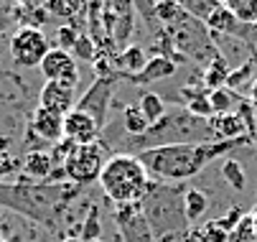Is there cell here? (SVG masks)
Segmentation results:
<instances>
[{
    "label": "cell",
    "instance_id": "27",
    "mask_svg": "<svg viewBox=\"0 0 257 242\" xmlns=\"http://www.w3.org/2000/svg\"><path fill=\"white\" fill-rule=\"evenodd\" d=\"M229 242H257V232H254V224H252V217H242L237 222V227L229 232Z\"/></svg>",
    "mask_w": 257,
    "mask_h": 242
},
{
    "label": "cell",
    "instance_id": "4",
    "mask_svg": "<svg viewBox=\"0 0 257 242\" xmlns=\"http://www.w3.org/2000/svg\"><path fill=\"white\" fill-rule=\"evenodd\" d=\"M140 209L156 234V242L178 239L189 232V222H186V214H183L181 184H156L153 181L148 196L140 201Z\"/></svg>",
    "mask_w": 257,
    "mask_h": 242
},
{
    "label": "cell",
    "instance_id": "25",
    "mask_svg": "<svg viewBox=\"0 0 257 242\" xmlns=\"http://www.w3.org/2000/svg\"><path fill=\"white\" fill-rule=\"evenodd\" d=\"M234 99H237V97H234L227 87H222V89H211V92H209V105H211L214 115H227V112H232Z\"/></svg>",
    "mask_w": 257,
    "mask_h": 242
},
{
    "label": "cell",
    "instance_id": "16",
    "mask_svg": "<svg viewBox=\"0 0 257 242\" xmlns=\"http://www.w3.org/2000/svg\"><path fill=\"white\" fill-rule=\"evenodd\" d=\"M204 26L209 28L211 36H216V33H224V36H237V33H242V23L232 16V11L224 3L216 6V11L206 18Z\"/></svg>",
    "mask_w": 257,
    "mask_h": 242
},
{
    "label": "cell",
    "instance_id": "3",
    "mask_svg": "<svg viewBox=\"0 0 257 242\" xmlns=\"http://www.w3.org/2000/svg\"><path fill=\"white\" fill-rule=\"evenodd\" d=\"M97 184L115 206H122V204H140L148 196L153 179L148 176V171L135 153H115L107 158Z\"/></svg>",
    "mask_w": 257,
    "mask_h": 242
},
{
    "label": "cell",
    "instance_id": "10",
    "mask_svg": "<svg viewBox=\"0 0 257 242\" xmlns=\"http://www.w3.org/2000/svg\"><path fill=\"white\" fill-rule=\"evenodd\" d=\"M28 133L36 141H41V146H56L59 141H64V115L36 107L28 123Z\"/></svg>",
    "mask_w": 257,
    "mask_h": 242
},
{
    "label": "cell",
    "instance_id": "26",
    "mask_svg": "<svg viewBox=\"0 0 257 242\" xmlns=\"http://www.w3.org/2000/svg\"><path fill=\"white\" fill-rule=\"evenodd\" d=\"M252 72H254V59H249V61H244V64H239L234 72H229V77H227V89L232 92V89H237V87H242V84H252L254 82V77H252Z\"/></svg>",
    "mask_w": 257,
    "mask_h": 242
},
{
    "label": "cell",
    "instance_id": "33",
    "mask_svg": "<svg viewBox=\"0 0 257 242\" xmlns=\"http://www.w3.org/2000/svg\"><path fill=\"white\" fill-rule=\"evenodd\" d=\"M59 242H82V239H79L77 234H66V237H61Z\"/></svg>",
    "mask_w": 257,
    "mask_h": 242
},
{
    "label": "cell",
    "instance_id": "2",
    "mask_svg": "<svg viewBox=\"0 0 257 242\" xmlns=\"http://www.w3.org/2000/svg\"><path fill=\"white\" fill-rule=\"evenodd\" d=\"M84 186H77L71 181L64 184H36L18 179L13 184H0V206L49 227L51 232L59 227V222L69 214L74 199L82 194Z\"/></svg>",
    "mask_w": 257,
    "mask_h": 242
},
{
    "label": "cell",
    "instance_id": "24",
    "mask_svg": "<svg viewBox=\"0 0 257 242\" xmlns=\"http://www.w3.org/2000/svg\"><path fill=\"white\" fill-rule=\"evenodd\" d=\"M216 0H181V8H183V13L186 16H191L194 21H199V23H206V18L216 11Z\"/></svg>",
    "mask_w": 257,
    "mask_h": 242
},
{
    "label": "cell",
    "instance_id": "22",
    "mask_svg": "<svg viewBox=\"0 0 257 242\" xmlns=\"http://www.w3.org/2000/svg\"><path fill=\"white\" fill-rule=\"evenodd\" d=\"M99 234H102L99 206H97V204H89V206H87V217H84V222L79 224V239H82V242H94V239H99Z\"/></svg>",
    "mask_w": 257,
    "mask_h": 242
},
{
    "label": "cell",
    "instance_id": "20",
    "mask_svg": "<svg viewBox=\"0 0 257 242\" xmlns=\"http://www.w3.org/2000/svg\"><path fill=\"white\" fill-rule=\"evenodd\" d=\"M122 128H125L127 138H143L145 133L151 130V123L143 117L138 105H125L122 107Z\"/></svg>",
    "mask_w": 257,
    "mask_h": 242
},
{
    "label": "cell",
    "instance_id": "8",
    "mask_svg": "<svg viewBox=\"0 0 257 242\" xmlns=\"http://www.w3.org/2000/svg\"><path fill=\"white\" fill-rule=\"evenodd\" d=\"M115 222L120 227L122 242H156V234L145 219L140 204H122L115 206Z\"/></svg>",
    "mask_w": 257,
    "mask_h": 242
},
{
    "label": "cell",
    "instance_id": "35",
    "mask_svg": "<svg viewBox=\"0 0 257 242\" xmlns=\"http://www.w3.org/2000/svg\"><path fill=\"white\" fill-rule=\"evenodd\" d=\"M0 242H3V239H0Z\"/></svg>",
    "mask_w": 257,
    "mask_h": 242
},
{
    "label": "cell",
    "instance_id": "5",
    "mask_svg": "<svg viewBox=\"0 0 257 242\" xmlns=\"http://www.w3.org/2000/svg\"><path fill=\"white\" fill-rule=\"evenodd\" d=\"M107 158H109L107 146L102 141L89 143V146H77L74 151H71V156L66 158V163H64L66 181L77 184V186H87V184L99 181V174H102Z\"/></svg>",
    "mask_w": 257,
    "mask_h": 242
},
{
    "label": "cell",
    "instance_id": "13",
    "mask_svg": "<svg viewBox=\"0 0 257 242\" xmlns=\"http://www.w3.org/2000/svg\"><path fill=\"white\" fill-rule=\"evenodd\" d=\"M54 158L46 148H33L23 156V176L26 181H36V184H49L54 176Z\"/></svg>",
    "mask_w": 257,
    "mask_h": 242
},
{
    "label": "cell",
    "instance_id": "29",
    "mask_svg": "<svg viewBox=\"0 0 257 242\" xmlns=\"http://www.w3.org/2000/svg\"><path fill=\"white\" fill-rule=\"evenodd\" d=\"M18 171H23L21 158H13L11 153H0V184H6V179L16 176Z\"/></svg>",
    "mask_w": 257,
    "mask_h": 242
},
{
    "label": "cell",
    "instance_id": "7",
    "mask_svg": "<svg viewBox=\"0 0 257 242\" xmlns=\"http://www.w3.org/2000/svg\"><path fill=\"white\" fill-rule=\"evenodd\" d=\"M115 84H117V74L97 77V79H94V84H92V87H89V89L77 99V107H74V110H79V112L89 115V117L99 125V130L107 125V112H109V107L115 105V102H112Z\"/></svg>",
    "mask_w": 257,
    "mask_h": 242
},
{
    "label": "cell",
    "instance_id": "19",
    "mask_svg": "<svg viewBox=\"0 0 257 242\" xmlns=\"http://www.w3.org/2000/svg\"><path fill=\"white\" fill-rule=\"evenodd\" d=\"M229 72H232V69L227 66V59L216 54V56L209 61L206 72H204V84L209 87V92H211V89H222V87L227 84Z\"/></svg>",
    "mask_w": 257,
    "mask_h": 242
},
{
    "label": "cell",
    "instance_id": "34",
    "mask_svg": "<svg viewBox=\"0 0 257 242\" xmlns=\"http://www.w3.org/2000/svg\"><path fill=\"white\" fill-rule=\"evenodd\" d=\"M252 224H254V232H257V214H252Z\"/></svg>",
    "mask_w": 257,
    "mask_h": 242
},
{
    "label": "cell",
    "instance_id": "1",
    "mask_svg": "<svg viewBox=\"0 0 257 242\" xmlns=\"http://www.w3.org/2000/svg\"><path fill=\"white\" fill-rule=\"evenodd\" d=\"M252 135L237 138V141H206V143H181V146H163L153 151L138 153L140 163L145 166L148 176L156 179L158 184H181L189 181L196 174L227 156L229 151L239 146H249Z\"/></svg>",
    "mask_w": 257,
    "mask_h": 242
},
{
    "label": "cell",
    "instance_id": "30",
    "mask_svg": "<svg viewBox=\"0 0 257 242\" xmlns=\"http://www.w3.org/2000/svg\"><path fill=\"white\" fill-rule=\"evenodd\" d=\"M46 11H49V16H59V18H64V21H71L77 13H82L84 11V6H79V3H49L46 6Z\"/></svg>",
    "mask_w": 257,
    "mask_h": 242
},
{
    "label": "cell",
    "instance_id": "21",
    "mask_svg": "<svg viewBox=\"0 0 257 242\" xmlns=\"http://www.w3.org/2000/svg\"><path fill=\"white\" fill-rule=\"evenodd\" d=\"M224 6L242 26H257V0H227Z\"/></svg>",
    "mask_w": 257,
    "mask_h": 242
},
{
    "label": "cell",
    "instance_id": "14",
    "mask_svg": "<svg viewBox=\"0 0 257 242\" xmlns=\"http://www.w3.org/2000/svg\"><path fill=\"white\" fill-rule=\"evenodd\" d=\"M176 74V61L173 59H166L161 54H156L153 59H148V64H145L138 74H130L125 79H130L133 84H151V82H158V79H166Z\"/></svg>",
    "mask_w": 257,
    "mask_h": 242
},
{
    "label": "cell",
    "instance_id": "11",
    "mask_svg": "<svg viewBox=\"0 0 257 242\" xmlns=\"http://www.w3.org/2000/svg\"><path fill=\"white\" fill-rule=\"evenodd\" d=\"M64 138L77 146H89V143H97L99 141V125L79 112V110H71L66 117H64Z\"/></svg>",
    "mask_w": 257,
    "mask_h": 242
},
{
    "label": "cell",
    "instance_id": "23",
    "mask_svg": "<svg viewBox=\"0 0 257 242\" xmlns=\"http://www.w3.org/2000/svg\"><path fill=\"white\" fill-rule=\"evenodd\" d=\"M222 176H224V181H227L232 189H237V191H242V189L247 186L244 168H242V163H239L237 158H224V161H222Z\"/></svg>",
    "mask_w": 257,
    "mask_h": 242
},
{
    "label": "cell",
    "instance_id": "32",
    "mask_svg": "<svg viewBox=\"0 0 257 242\" xmlns=\"http://www.w3.org/2000/svg\"><path fill=\"white\" fill-rule=\"evenodd\" d=\"M249 105H252L254 112H257V77H254V82L249 84Z\"/></svg>",
    "mask_w": 257,
    "mask_h": 242
},
{
    "label": "cell",
    "instance_id": "18",
    "mask_svg": "<svg viewBox=\"0 0 257 242\" xmlns=\"http://www.w3.org/2000/svg\"><path fill=\"white\" fill-rule=\"evenodd\" d=\"M138 110L143 112V117L148 120L151 125H156L158 120H163L166 117V102H163V97L161 94H156V92H145L140 99H138Z\"/></svg>",
    "mask_w": 257,
    "mask_h": 242
},
{
    "label": "cell",
    "instance_id": "9",
    "mask_svg": "<svg viewBox=\"0 0 257 242\" xmlns=\"http://www.w3.org/2000/svg\"><path fill=\"white\" fill-rule=\"evenodd\" d=\"M39 69L46 77V82H59V84L71 87V89H77V84H79V69H77V61L69 51L51 46V51L46 54V59L41 61Z\"/></svg>",
    "mask_w": 257,
    "mask_h": 242
},
{
    "label": "cell",
    "instance_id": "15",
    "mask_svg": "<svg viewBox=\"0 0 257 242\" xmlns=\"http://www.w3.org/2000/svg\"><path fill=\"white\" fill-rule=\"evenodd\" d=\"M211 130H214V141H237V138L249 135L244 120L237 112H227V115H214L209 120Z\"/></svg>",
    "mask_w": 257,
    "mask_h": 242
},
{
    "label": "cell",
    "instance_id": "17",
    "mask_svg": "<svg viewBox=\"0 0 257 242\" xmlns=\"http://www.w3.org/2000/svg\"><path fill=\"white\" fill-rule=\"evenodd\" d=\"M209 212V196L201 189H186L183 191V214H186L189 227L196 224Z\"/></svg>",
    "mask_w": 257,
    "mask_h": 242
},
{
    "label": "cell",
    "instance_id": "31",
    "mask_svg": "<svg viewBox=\"0 0 257 242\" xmlns=\"http://www.w3.org/2000/svg\"><path fill=\"white\" fill-rule=\"evenodd\" d=\"M74 56L82 59V61H92V64H94V59H97V46H94V41H89V39L84 36V33H79V39H77Z\"/></svg>",
    "mask_w": 257,
    "mask_h": 242
},
{
    "label": "cell",
    "instance_id": "28",
    "mask_svg": "<svg viewBox=\"0 0 257 242\" xmlns=\"http://www.w3.org/2000/svg\"><path fill=\"white\" fill-rule=\"evenodd\" d=\"M77 39H79V31H77L74 26L64 23V26H59V28H56V46H54V49H61V51H74Z\"/></svg>",
    "mask_w": 257,
    "mask_h": 242
},
{
    "label": "cell",
    "instance_id": "6",
    "mask_svg": "<svg viewBox=\"0 0 257 242\" xmlns=\"http://www.w3.org/2000/svg\"><path fill=\"white\" fill-rule=\"evenodd\" d=\"M8 51H11V59L18 66H28L31 69V66H41V61L46 59L51 46H49V39H46L44 31H39V28H23L21 26L11 36Z\"/></svg>",
    "mask_w": 257,
    "mask_h": 242
},
{
    "label": "cell",
    "instance_id": "12",
    "mask_svg": "<svg viewBox=\"0 0 257 242\" xmlns=\"http://www.w3.org/2000/svg\"><path fill=\"white\" fill-rule=\"evenodd\" d=\"M39 107H46V110L59 112V115L66 117L77 107V89H71L66 84H59V82H46L41 94H39Z\"/></svg>",
    "mask_w": 257,
    "mask_h": 242
}]
</instances>
